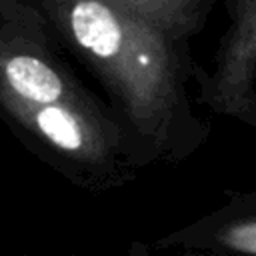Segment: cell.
Instances as JSON below:
<instances>
[{
  "label": "cell",
  "instance_id": "obj_1",
  "mask_svg": "<svg viewBox=\"0 0 256 256\" xmlns=\"http://www.w3.org/2000/svg\"><path fill=\"white\" fill-rule=\"evenodd\" d=\"M70 56L32 0H0V122L74 186L122 188L150 162Z\"/></svg>",
  "mask_w": 256,
  "mask_h": 256
},
{
  "label": "cell",
  "instance_id": "obj_2",
  "mask_svg": "<svg viewBox=\"0 0 256 256\" xmlns=\"http://www.w3.org/2000/svg\"><path fill=\"white\" fill-rule=\"evenodd\" d=\"M70 54L96 78L148 162L182 160L206 126L186 96L192 72L186 40L132 16L110 0H32Z\"/></svg>",
  "mask_w": 256,
  "mask_h": 256
},
{
  "label": "cell",
  "instance_id": "obj_3",
  "mask_svg": "<svg viewBox=\"0 0 256 256\" xmlns=\"http://www.w3.org/2000/svg\"><path fill=\"white\" fill-rule=\"evenodd\" d=\"M256 72V0H236L234 24L218 52L214 74L194 72L200 98L214 110L238 114Z\"/></svg>",
  "mask_w": 256,
  "mask_h": 256
},
{
  "label": "cell",
  "instance_id": "obj_4",
  "mask_svg": "<svg viewBox=\"0 0 256 256\" xmlns=\"http://www.w3.org/2000/svg\"><path fill=\"white\" fill-rule=\"evenodd\" d=\"M188 248L224 254H254L256 256V208L240 212L234 204L224 210L210 214L178 232H170L150 244L134 242L130 248L132 256H146L160 248Z\"/></svg>",
  "mask_w": 256,
  "mask_h": 256
},
{
  "label": "cell",
  "instance_id": "obj_5",
  "mask_svg": "<svg viewBox=\"0 0 256 256\" xmlns=\"http://www.w3.org/2000/svg\"><path fill=\"white\" fill-rule=\"evenodd\" d=\"M132 16L152 24L154 28L178 38L188 40L194 34L214 0H110Z\"/></svg>",
  "mask_w": 256,
  "mask_h": 256
}]
</instances>
